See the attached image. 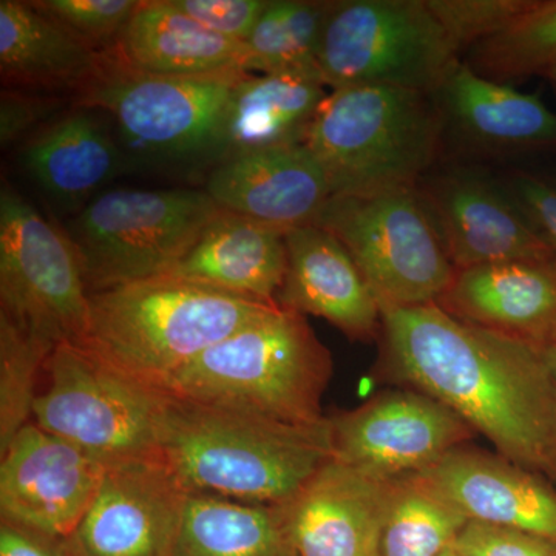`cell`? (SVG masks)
Here are the masks:
<instances>
[{"instance_id": "cell-1", "label": "cell", "mask_w": 556, "mask_h": 556, "mask_svg": "<svg viewBox=\"0 0 556 556\" xmlns=\"http://www.w3.org/2000/svg\"><path fill=\"white\" fill-rule=\"evenodd\" d=\"M380 314L394 378L447 405L497 455L556 486V380L544 348L468 324L438 303Z\"/></svg>"}, {"instance_id": "cell-2", "label": "cell", "mask_w": 556, "mask_h": 556, "mask_svg": "<svg viewBox=\"0 0 556 556\" xmlns=\"http://www.w3.org/2000/svg\"><path fill=\"white\" fill-rule=\"evenodd\" d=\"M160 455L189 493L278 506L331 459V424L294 426L167 391Z\"/></svg>"}, {"instance_id": "cell-3", "label": "cell", "mask_w": 556, "mask_h": 556, "mask_svg": "<svg viewBox=\"0 0 556 556\" xmlns=\"http://www.w3.org/2000/svg\"><path fill=\"white\" fill-rule=\"evenodd\" d=\"M331 376V353L306 317L276 305L172 376L164 390L280 422L317 426L328 417L321 399Z\"/></svg>"}, {"instance_id": "cell-4", "label": "cell", "mask_w": 556, "mask_h": 556, "mask_svg": "<svg viewBox=\"0 0 556 556\" xmlns=\"http://www.w3.org/2000/svg\"><path fill=\"white\" fill-rule=\"evenodd\" d=\"M273 306L179 278H149L90 295L86 346L134 378L164 388Z\"/></svg>"}, {"instance_id": "cell-5", "label": "cell", "mask_w": 556, "mask_h": 556, "mask_svg": "<svg viewBox=\"0 0 556 556\" xmlns=\"http://www.w3.org/2000/svg\"><path fill=\"white\" fill-rule=\"evenodd\" d=\"M433 94L397 87L329 90L305 144L331 197L416 189L441 144L442 113Z\"/></svg>"}, {"instance_id": "cell-6", "label": "cell", "mask_w": 556, "mask_h": 556, "mask_svg": "<svg viewBox=\"0 0 556 556\" xmlns=\"http://www.w3.org/2000/svg\"><path fill=\"white\" fill-rule=\"evenodd\" d=\"M248 73L149 75L104 51L100 67L75 91L76 108L108 113L139 160L218 164L229 101Z\"/></svg>"}, {"instance_id": "cell-7", "label": "cell", "mask_w": 556, "mask_h": 556, "mask_svg": "<svg viewBox=\"0 0 556 556\" xmlns=\"http://www.w3.org/2000/svg\"><path fill=\"white\" fill-rule=\"evenodd\" d=\"M222 211L197 189H115L68 223L89 294L163 277Z\"/></svg>"}, {"instance_id": "cell-8", "label": "cell", "mask_w": 556, "mask_h": 556, "mask_svg": "<svg viewBox=\"0 0 556 556\" xmlns=\"http://www.w3.org/2000/svg\"><path fill=\"white\" fill-rule=\"evenodd\" d=\"M49 387L33 422L102 466L160 455L167 391L116 368L87 346L64 343L47 362Z\"/></svg>"}, {"instance_id": "cell-9", "label": "cell", "mask_w": 556, "mask_h": 556, "mask_svg": "<svg viewBox=\"0 0 556 556\" xmlns=\"http://www.w3.org/2000/svg\"><path fill=\"white\" fill-rule=\"evenodd\" d=\"M457 61L427 0L332 2L317 54L329 90L380 86L437 94Z\"/></svg>"}, {"instance_id": "cell-10", "label": "cell", "mask_w": 556, "mask_h": 556, "mask_svg": "<svg viewBox=\"0 0 556 556\" xmlns=\"http://www.w3.org/2000/svg\"><path fill=\"white\" fill-rule=\"evenodd\" d=\"M316 225L346 248L380 309L430 305L456 268L416 189L331 197Z\"/></svg>"}, {"instance_id": "cell-11", "label": "cell", "mask_w": 556, "mask_h": 556, "mask_svg": "<svg viewBox=\"0 0 556 556\" xmlns=\"http://www.w3.org/2000/svg\"><path fill=\"white\" fill-rule=\"evenodd\" d=\"M0 316L54 348L89 339L90 294L75 247L9 185L0 193Z\"/></svg>"}, {"instance_id": "cell-12", "label": "cell", "mask_w": 556, "mask_h": 556, "mask_svg": "<svg viewBox=\"0 0 556 556\" xmlns=\"http://www.w3.org/2000/svg\"><path fill=\"white\" fill-rule=\"evenodd\" d=\"M329 424L332 457L387 481L427 470L477 434L452 408L415 388L380 393L329 416Z\"/></svg>"}, {"instance_id": "cell-13", "label": "cell", "mask_w": 556, "mask_h": 556, "mask_svg": "<svg viewBox=\"0 0 556 556\" xmlns=\"http://www.w3.org/2000/svg\"><path fill=\"white\" fill-rule=\"evenodd\" d=\"M189 496L161 456L112 464L68 546L76 556H169Z\"/></svg>"}, {"instance_id": "cell-14", "label": "cell", "mask_w": 556, "mask_h": 556, "mask_svg": "<svg viewBox=\"0 0 556 556\" xmlns=\"http://www.w3.org/2000/svg\"><path fill=\"white\" fill-rule=\"evenodd\" d=\"M0 456V519L53 536L72 535L105 466L33 420Z\"/></svg>"}, {"instance_id": "cell-15", "label": "cell", "mask_w": 556, "mask_h": 556, "mask_svg": "<svg viewBox=\"0 0 556 556\" xmlns=\"http://www.w3.org/2000/svg\"><path fill=\"white\" fill-rule=\"evenodd\" d=\"M416 190L456 269L503 262L556 263L506 190L467 174L424 178Z\"/></svg>"}, {"instance_id": "cell-16", "label": "cell", "mask_w": 556, "mask_h": 556, "mask_svg": "<svg viewBox=\"0 0 556 556\" xmlns=\"http://www.w3.org/2000/svg\"><path fill=\"white\" fill-rule=\"evenodd\" d=\"M393 481L331 457L283 504L298 556H380Z\"/></svg>"}, {"instance_id": "cell-17", "label": "cell", "mask_w": 556, "mask_h": 556, "mask_svg": "<svg viewBox=\"0 0 556 556\" xmlns=\"http://www.w3.org/2000/svg\"><path fill=\"white\" fill-rule=\"evenodd\" d=\"M204 190L223 211L285 233L316 225L331 199L327 177L306 144L254 150L219 161Z\"/></svg>"}, {"instance_id": "cell-18", "label": "cell", "mask_w": 556, "mask_h": 556, "mask_svg": "<svg viewBox=\"0 0 556 556\" xmlns=\"http://www.w3.org/2000/svg\"><path fill=\"white\" fill-rule=\"evenodd\" d=\"M417 475L468 521L521 530L556 544V486L506 457L463 445Z\"/></svg>"}, {"instance_id": "cell-19", "label": "cell", "mask_w": 556, "mask_h": 556, "mask_svg": "<svg viewBox=\"0 0 556 556\" xmlns=\"http://www.w3.org/2000/svg\"><path fill=\"white\" fill-rule=\"evenodd\" d=\"M288 268L276 303L325 318L350 340L368 342L382 329L378 300L346 248L318 225L289 230Z\"/></svg>"}, {"instance_id": "cell-20", "label": "cell", "mask_w": 556, "mask_h": 556, "mask_svg": "<svg viewBox=\"0 0 556 556\" xmlns=\"http://www.w3.org/2000/svg\"><path fill=\"white\" fill-rule=\"evenodd\" d=\"M438 305L460 320L547 348L556 343V263L503 262L456 269Z\"/></svg>"}, {"instance_id": "cell-21", "label": "cell", "mask_w": 556, "mask_h": 556, "mask_svg": "<svg viewBox=\"0 0 556 556\" xmlns=\"http://www.w3.org/2000/svg\"><path fill=\"white\" fill-rule=\"evenodd\" d=\"M285 236L222 208L188 254L163 277L277 305L288 268Z\"/></svg>"}, {"instance_id": "cell-22", "label": "cell", "mask_w": 556, "mask_h": 556, "mask_svg": "<svg viewBox=\"0 0 556 556\" xmlns=\"http://www.w3.org/2000/svg\"><path fill=\"white\" fill-rule=\"evenodd\" d=\"M127 67L149 75L201 76L243 70L251 72L247 42L225 38L170 5L169 0H148L108 50Z\"/></svg>"}, {"instance_id": "cell-23", "label": "cell", "mask_w": 556, "mask_h": 556, "mask_svg": "<svg viewBox=\"0 0 556 556\" xmlns=\"http://www.w3.org/2000/svg\"><path fill=\"white\" fill-rule=\"evenodd\" d=\"M444 113L475 142L493 149H555L556 112L540 94L486 79L457 61L441 89Z\"/></svg>"}, {"instance_id": "cell-24", "label": "cell", "mask_w": 556, "mask_h": 556, "mask_svg": "<svg viewBox=\"0 0 556 556\" xmlns=\"http://www.w3.org/2000/svg\"><path fill=\"white\" fill-rule=\"evenodd\" d=\"M328 94V87L309 76L248 73L237 84L226 112L222 161L254 150L305 144Z\"/></svg>"}, {"instance_id": "cell-25", "label": "cell", "mask_w": 556, "mask_h": 556, "mask_svg": "<svg viewBox=\"0 0 556 556\" xmlns=\"http://www.w3.org/2000/svg\"><path fill=\"white\" fill-rule=\"evenodd\" d=\"M22 161L50 199L84 207L118 174L123 156L97 112L76 108L36 134Z\"/></svg>"}, {"instance_id": "cell-26", "label": "cell", "mask_w": 556, "mask_h": 556, "mask_svg": "<svg viewBox=\"0 0 556 556\" xmlns=\"http://www.w3.org/2000/svg\"><path fill=\"white\" fill-rule=\"evenodd\" d=\"M101 53L39 13L30 2H0V73L13 89L76 91L100 67Z\"/></svg>"}, {"instance_id": "cell-27", "label": "cell", "mask_w": 556, "mask_h": 556, "mask_svg": "<svg viewBox=\"0 0 556 556\" xmlns=\"http://www.w3.org/2000/svg\"><path fill=\"white\" fill-rule=\"evenodd\" d=\"M169 556H298L283 504L190 493Z\"/></svg>"}, {"instance_id": "cell-28", "label": "cell", "mask_w": 556, "mask_h": 556, "mask_svg": "<svg viewBox=\"0 0 556 556\" xmlns=\"http://www.w3.org/2000/svg\"><path fill=\"white\" fill-rule=\"evenodd\" d=\"M468 519L419 475L394 479L380 536V556H441Z\"/></svg>"}, {"instance_id": "cell-29", "label": "cell", "mask_w": 556, "mask_h": 556, "mask_svg": "<svg viewBox=\"0 0 556 556\" xmlns=\"http://www.w3.org/2000/svg\"><path fill=\"white\" fill-rule=\"evenodd\" d=\"M332 2L269 0L247 40L252 73H294L320 79L317 54Z\"/></svg>"}, {"instance_id": "cell-30", "label": "cell", "mask_w": 556, "mask_h": 556, "mask_svg": "<svg viewBox=\"0 0 556 556\" xmlns=\"http://www.w3.org/2000/svg\"><path fill=\"white\" fill-rule=\"evenodd\" d=\"M467 54L475 72L497 83L543 76L556 62V0H532L517 20Z\"/></svg>"}, {"instance_id": "cell-31", "label": "cell", "mask_w": 556, "mask_h": 556, "mask_svg": "<svg viewBox=\"0 0 556 556\" xmlns=\"http://www.w3.org/2000/svg\"><path fill=\"white\" fill-rule=\"evenodd\" d=\"M54 346L0 316V452L33 420L36 383Z\"/></svg>"}, {"instance_id": "cell-32", "label": "cell", "mask_w": 556, "mask_h": 556, "mask_svg": "<svg viewBox=\"0 0 556 556\" xmlns=\"http://www.w3.org/2000/svg\"><path fill=\"white\" fill-rule=\"evenodd\" d=\"M39 13L61 25L91 50L104 53L115 47L139 3L135 0H36Z\"/></svg>"}, {"instance_id": "cell-33", "label": "cell", "mask_w": 556, "mask_h": 556, "mask_svg": "<svg viewBox=\"0 0 556 556\" xmlns=\"http://www.w3.org/2000/svg\"><path fill=\"white\" fill-rule=\"evenodd\" d=\"M530 2L532 0H427L459 53L504 30Z\"/></svg>"}, {"instance_id": "cell-34", "label": "cell", "mask_w": 556, "mask_h": 556, "mask_svg": "<svg viewBox=\"0 0 556 556\" xmlns=\"http://www.w3.org/2000/svg\"><path fill=\"white\" fill-rule=\"evenodd\" d=\"M452 548L464 556H556V544L521 530L468 521Z\"/></svg>"}, {"instance_id": "cell-35", "label": "cell", "mask_w": 556, "mask_h": 556, "mask_svg": "<svg viewBox=\"0 0 556 556\" xmlns=\"http://www.w3.org/2000/svg\"><path fill=\"white\" fill-rule=\"evenodd\" d=\"M170 5L225 38L247 42L269 0H169Z\"/></svg>"}, {"instance_id": "cell-36", "label": "cell", "mask_w": 556, "mask_h": 556, "mask_svg": "<svg viewBox=\"0 0 556 556\" xmlns=\"http://www.w3.org/2000/svg\"><path fill=\"white\" fill-rule=\"evenodd\" d=\"M506 192L521 208L556 258V182L530 174H517Z\"/></svg>"}, {"instance_id": "cell-37", "label": "cell", "mask_w": 556, "mask_h": 556, "mask_svg": "<svg viewBox=\"0 0 556 556\" xmlns=\"http://www.w3.org/2000/svg\"><path fill=\"white\" fill-rule=\"evenodd\" d=\"M56 101L24 93L22 90H3L0 101V142L9 148L17 138L46 118Z\"/></svg>"}, {"instance_id": "cell-38", "label": "cell", "mask_w": 556, "mask_h": 556, "mask_svg": "<svg viewBox=\"0 0 556 556\" xmlns=\"http://www.w3.org/2000/svg\"><path fill=\"white\" fill-rule=\"evenodd\" d=\"M0 556H76L67 538L0 519Z\"/></svg>"}, {"instance_id": "cell-39", "label": "cell", "mask_w": 556, "mask_h": 556, "mask_svg": "<svg viewBox=\"0 0 556 556\" xmlns=\"http://www.w3.org/2000/svg\"><path fill=\"white\" fill-rule=\"evenodd\" d=\"M544 351H546L547 362L548 365H551L552 372H554L556 380V343L555 345L544 348Z\"/></svg>"}, {"instance_id": "cell-40", "label": "cell", "mask_w": 556, "mask_h": 556, "mask_svg": "<svg viewBox=\"0 0 556 556\" xmlns=\"http://www.w3.org/2000/svg\"><path fill=\"white\" fill-rule=\"evenodd\" d=\"M543 78L547 79L548 86L552 87V90H554L556 94V62L544 73Z\"/></svg>"}, {"instance_id": "cell-41", "label": "cell", "mask_w": 556, "mask_h": 556, "mask_svg": "<svg viewBox=\"0 0 556 556\" xmlns=\"http://www.w3.org/2000/svg\"><path fill=\"white\" fill-rule=\"evenodd\" d=\"M441 556H464V555H460L459 552L455 551V548L450 547Z\"/></svg>"}]
</instances>
